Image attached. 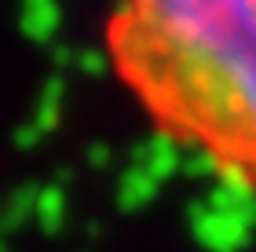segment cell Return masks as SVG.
I'll return each mask as SVG.
<instances>
[{
	"mask_svg": "<svg viewBox=\"0 0 256 252\" xmlns=\"http://www.w3.org/2000/svg\"><path fill=\"white\" fill-rule=\"evenodd\" d=\"M106 51L161 135L256 190V0H114Z\"/></svg>",
	"mask_w": 256,
	"mask_h": 252,
	"instance_id": "6da1fadb",
	"label": "cell"
}]
</instances>
